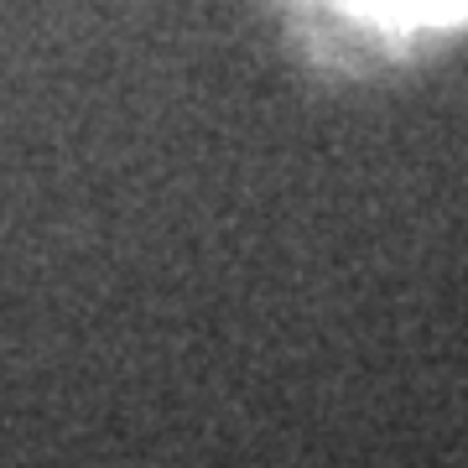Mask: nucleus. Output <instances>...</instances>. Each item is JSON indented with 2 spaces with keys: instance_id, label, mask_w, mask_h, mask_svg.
Segmentation results:
<instances>
[{
  "instance_id": "f257e3e1",
  "label": "nucleus",
  "mask_w": 468,
  "mask_h": 468,
  "mask_svg": "<svg viewBox=\"0 0 468 468\" xmlns=\"http://www.w3.org/2000/svg\"><path fill=\"white\" fill-rule=\"evenodd\" d=\"M365 16L380 21H406V27H421V21H458L468 16V0H354Z\"/></svg>"
}]
</instances>
